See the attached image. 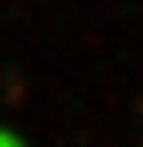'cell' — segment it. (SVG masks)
<instances>
[{"label":"cell","instance_id":"6da1fadb","mask_svg":"<svg viewBox=\"0 0 143 147\" xmlns=\"http://www.w3.org/2000/svg\"><path fill=\"white\" fill-rule=\"evenodd\" d=\"M0 147H23V144H20V137H13V134H0Z\"/></svg>","mask_w":143,"mask_h":147}]
</instances>
